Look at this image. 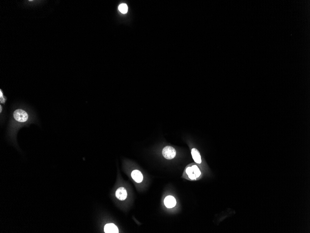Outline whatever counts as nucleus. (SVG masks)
<instances>
[{
    "instance_id": "nucleus-11",
    "label": "nucleus",
    "mask_w": 310,
    "mask_h": 233,
    "mask_svg": "<svg viewBox=\"0 0 310 233\" xmlns=\"http://www.w3.org/2000/svg\"><path fill=\"white\" fill-rule=\"evenodd\" d=\"M0 107H1V112H2V106H0Z\"/></svg>"
},
{
    "instance_id": "nucleus-6",
    "label": "nucleus",
    "mask_w": 310,
    "mask_h": 233,
    "mask_svg": "<svg viewBox=\"0 0 310 233\" xmlns=\"http://www.w3.org/2000/svg\"><path fill=\"white\" fill-rule=\"evenodd\" d=\"M104 231L106 233H119V229L114 224L109 223L105 225Z\"/></svg>"
},
{
    "instance_id": "nucleus-5",
    "label": "nucleus",
    "mask_w": 310,
    "mask_h": 233,
    "mask_svg": "<svg viewBox=\"0 0 310 233\" xmlns=\"http://www.w3.org/2000/svg\"><path fill=\"white\" fill-rule=\"evenodd\" d=\"M115 195L116 197L121 200H125L127 196V190L123 187H120L118 188L116 190Z\"/></svg>"
},
{
    "instance_id": "nucleus-10",
    "label": "nucleus",
    "mask_w": 310,
    "mask_h": 233,
    "mask_svg": "<svg viewBox=\"0 0 310 233\" xmlns=\"http://www.w3.org/2000/svg\"><path fill=\"white\" fill-rule=\"evenodd\" d=\"M0 98H1L0 99L1 103H4L5 101H6V98H4V96H3V94H2V91L1 89V91H0Z\"/></svg>"
},
{
    "instance_id": "nucleus-3",
    "label": "nucleus",
    "mask_w": 310,
    "mask_h": 233,
    "mask_svg": "<svg viewBox=\"0 0 310 233\" xmlns=\"http://www.w3.org/2000/svg\"><path fill=\"white\" fill-rule=\"evenodd\" d=\"M163 156L167 159H172L176 155V150L172 146H166L162 151Z\"/></svg>"
},
{
    "instance_id": "nucleus-1",
    "label": "nucleus",
    "mask_w": 310,
    "mask_h": 233,
    "mask_svg": "<svg viewBox=\"0 0 310 233\" xmlns=\"http://www.w3.org/2000/svg\"><path fill=\"white\" fill-rule=\"evenodd\" d=\"M13 117L18 122H24L28 120V116L25 111L21 109H18L13 112Z\"/></svg>"
},
{
    "instance_id": "nucleus-8",
    "label": "nucleus",
    "mask_w": 310,
    "mask_h": 233,
    "mask_svg": "<svg viewBox=\"0 0 310 233\" xmlns=\"http://www.w3.org/2000/svg\"><path fill=\"white\" fill-rule=\"evenodd\" d=\"M192 156L193 158L196 163L200 164L202 162L201 155L197 149L194 148L191 151Z\"/></svg>"
},
{
    "instance_id": "nucleus-9",
    "label": "nucleus",
    "mask_w": 310,
    "mask_h": 233,
    "mask_svg": "<svg viewBox=\"0 0 310 233\" xmlns=\"http://www.w3.org/2000/svg\"><path fill=\"white\" fill-rule=\"evenodd\" d=\"M119 10L122 13L126 14L128 11L127 6L125 3H122L119 6Z\"/></svg>"
},
{
    "instance_id": "nucleus-4",
    "label": "nucleus",
    "mask_w": 310,
    "mask_h": 233,
    "mask_svg": "<svg viewBox=\"0 0 310 233\" xmlns=\"http://www.w3.org/2000/svg\"><path fill=\"white\" fill-rule=\"evenodd\" d=\"M165 206L168 208H172L176 205V201L175 198L172 196H168L164 200Z\"/></svg>"
},
{
    "instance_id": "nucleus-7",
    "label": "nucleus",
    "mask_w": 310,
    "mask_h": 233,
    "mask_svg": "<svg viewBox=\"0 0 310 233\" xmlns=\"http://www.w3.org/2000/svg\"><path fill=\"white\" fill-rule=\"evenodd\" d=\"M132 179L137 183H140L143 180V176L140 171L135 170L131 173Z\"/></svg>"
},
{
    "instance_id": "nucleus-2",
    "label": "nucleus",
    "mask_w": 310,
    "mask_h": 233,
    "mask_svg": "<svg viewBox=\"0 0 310 233\" xmlns=\"http://www.w3.org/2000/svg\"><path fill=\"white\" fill-rule=\"evenodd\" d=\"M186 172L189 178L191 180L196 179V178L200 177L201 174V171L196 165H193L192 167L187 168Z\"/></svg>"
}]
</instances>
